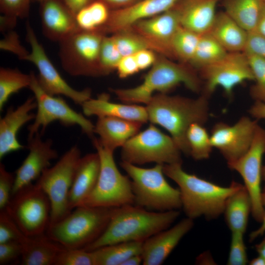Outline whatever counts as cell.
<instances>
[{
  "label": "cell",
  "instance_id": "obj_8",
  "mask_svg": "<svg viewBox=\"0 0 265 265\" xmlns=\"http://www.w3.org/2000/svg\"><path fill=\"white\" fill-rule=\"evenodd\" d=\"M182 152L170 135L151 124L129 139L122 147V161L134 165L147 163H182Z\"/></svg>",
  "mask_w": 265,
  "mask_h": 265
},
{
  "label": "cell",
  "instance_id": "obj_16",
  "mask_svg": "<svg viewBox=\"0 0 265 265\" xmlns=\"http://www.w3.org/2000/svg\"><path fill=\"white\" fill-rule=\"evenodd\" d=\"M258 120L243 116L234 124L216 123L211 130V142L227 161L232 163L243 156L250 148L259 125Z\"/></svg>",
  "mask_w": 265,
  "mask_h": 265
},
{
  "label": "cell",
  "instance_id": "obj_37",
  "mask_svg": "<svg viewBox=\"0 0 265 265\" xmlns=\"http://www.w3.org/2000/svg\"><path fill=\"white\" fill-rule=\"evenodd\" d=\"M110 35L122 56L133 55L141 50L149 49L142 38L131 28Z\"/></svg>",
  "mask_w": 265,
  "mask_h": 265
},
{
  "label": "cell",
  "instance_id": "obj_35",
  "mask_svg": "<svg viewBox=\"0 0 265 265\" xmlns=\"http://www.w3.org/2000/svg\"><path fill=\"white\" fill-rule=\"evenodd\" d=\"M200 35L182 26L178 28L172 41V49L176 61L189 63Z\"/></svg>",
  "mask_w": 265,
  "mask_h": 265
},
{
  "label": "cell",
  "instance_id": "obj_13",
  "mask_svg": "<svg viewBox=\"0 0 265 265\" xmlns=\"http://www.w3.org/2000/svg\"><path fill=\"white\" fill-rule=\"evenodd\" d=\"M203 81L202 94L210 98L218 87L232 98L235 87L247 80L254 81L248 57L244 52H228L219 61L198 71Z\"/></svg>",
  "mask_w": 265,
  "mask_h": 265
},
{
  "label": "cell",
  "instance_id": "obj_29",
  "mask_svg": "<svg viewBox=\"0 0 265 265\" xmlns=\"http://www.w3.org/2000/svg\"><path fill=\"white\" fill-rule=\"evenodd\" d=\"M251 211L250 196L244 186L240 184L227 199L223 212L231 233L244 234Z\"/></svg>",
  "mask_w": 265,
  "mask_h": 265
},
{
  "label": "cell",
  "instance_id": "obj_6",
  "mask_svg": "<svg viewBox=\"0 0 265 265\" xmlns=\"http://www.w3.org/2000/svg\"><path fill=\"white\" fill-rule=\"evenodd\" d=\"M120 165L131 179L134 205L154 212L182 208L180 190L166 180L163 164L142 168L122 161Z\"/></svg>",
  "mask_w": 265,
  "mask_h": 265
},
{
  "label": "cell",
  "instance_id": "obj_11",
  "mask_svg": "<svg viewBox=\"0 0 265 265\" xmlns=\"http://www.w3.org/2000/svg\"><path fill=\"white\" fill-rule=\"evenodd\" d=\"M105 35L99 31L79 30L59 42V54L64 70L73 76H103L100 54Z\"/></svg>",
  "mask_w": 265,
  "mask_h": 265
},
{
  "label": "cell",
  "instance_id": "obj_42",
  "mask_svg": "<svg viewBox=\"0 0 265 265\" xmlns=\"http://www.w3.org/2000/svg\"><path fill=\"white\" fill-rule=\"evenodd\" d=\"M31 0H0L2 15L17 20L28 16Z\"/></svg>",
  "mask_w": 265,
  "mask_h": 265
},
{
  "label": "cell",
  "instance_id": "obj_53",
  "mask_svg": "<svg viewBox=\"0 0 265 265\" xmlns=\"http://www.w3.org/2000/svg\"><path fill=\"white\" fill-rule=\"evenodd\" d=\"M262 202L264 208V215L261 226L256 230L253 231L249 235V240L252 241L257 238L265 234V192L262 194Z\"/></svg>",
  "mask_w": 265,
  "mask_h": 265
},
{
  "label": "cell",
  "instance_id": "obj_9",
  "mask_svg": "<svg viewBox=\"0 0 265 265\" xmlns=\"http://www.w3.org/2000/svg\"><path fill=\"white\" fill-rule=\"evenodd\" d=\"M81 154L77 145L71 147L52 167L45 169L35 185L49 198L51 212L50 224L62 219L70 212L68 197Z\"/></svg>",
  "mask_w": 265,
  "mask_h": 265
},
{
  "label": "cell",
  "instance_id": "obj_49",
  "mask_svg": "<svg viewBox=\"0 0 265 265\" xmlns=\"http://www.w3.org/2000/svg\"><path fill=\"white\" fill-rule=\"evenodd\" d=\"M157 53L149 49L141 50L134 54L140 71L151 67L154 63Z\"/></svg>",
  "mask_w": 265,
  "mask_h": 265
},
{
  "label": "cell",
  "instance_id": "obj_21",
  "mask_svg": "<svg viewBox=\"0 0 265 265\" xmlns=\"http://www.w3.org/2000/svg\"><path fill=\"white\" fill-rule=\"evenodd\" d=\"M42 31L49 39L59 43L80 30L75 15L61 0H41Z\"/></svg>",
  "mask_w": 265,
  "mask_h": 265
},
{
  "label": "cell",
  "instance_id": "obj_36",
  "mask_svg": "<svg viewBox=\"0 0 265 265\" xmlns=\"http://www.w3.org/2000/svg\"><path fill=\"white\" fill-rule=\"evenodd\" d=\"M186 138L190 149V156L195 160L208 159L212 150L210 135L206 128L197 123L192 124L188 129Z\"/></svg>",
  "mask_w": 265,
  "mask_h": 265
},
{
  "label": "cell",
  "instance_id": "obj_58",
  "mask_svg": "<svg viewBox=\"0 0 265 265\" xmlns=\"http://www.w3.org/2000/svg\"><path fill=\"white\" fill-rule=\"evenodd\" d=\"M262 180L265 183L263 192H265V165L262 167Z\"/></svg>",
  "mask_w": 265,
  "mask_h": 265
},
{
  "label": "cell",
  "instance_id": "obj_50",
  "mask_svg": "<svg viewBox=\"0 0 265 265\" xmlns=\"http://www.w3.org/2000/svg\"><path fill=\"white\" fill-rule=\"evenodd\" d=\"M248 111L250 115L257 120L265 119V102L255 101Z\"/></svg>",
  "mask_w": 265,
  "mask_h": 265
},
{
  "label": "cell",
  "instance_id": "obj_27",
  "mask_svg": "<svg viewBox=\"0 0 265 265\" xmlns=\"http://www.w3.org/2000/svg\"><path fill=\"white\" fill-rule=\"evenodd\" d=\"M22 247L21 264L54 265L56 257L64 248L46 235L29 237L24 235L18 241Z\"/></svg>",
  "mask_w": 265,
  "mask_h": 265
},
{
  "label": "cell",
  "instance_id": "obj_19",
  "mask_svg": "<svg viewBox=\"0 0 265 265\" xmlns=\"http://www.w3.org/2000/svg\"><path fill=\"white\" fill-rule=\"evenodd\" d=\"M180 0H140L122 8L111 10L108 20L101 29L106 35L128 28L135 23L163 13Z\"/></svg>",
  "mask_w": 265,
  "mask_h": 265
},
{
  "label": "cell",
  "instance_id": "obj_57",
  "mask_svg": "<svg viewBox=\"0 0 265 265\" xmlns=\"http://www.w3.org/2000/svg\"><path fill=\"white\" fill-rule=\"evenodd\" d=\"M251 265H265V258L258 255V256L253 258L250 262Z\"/></svg>",
  "mask_w": 265,
  "mask_h": 265
},
{
  "label": "cell",
  "instance_id": "obj_7",
  "mask_svg": "<svg viewBox=\"0 0 265 265\" xmlns=\"http://www.w3.org/2000/svg\"><path fill=\"white\" fill-rule=\"evenodd\" d=\"M93 144L100 157V173L94 188L80 206L118 208L133 204L131 179L119 170L113 152L103 147L97 138H93Z\"/></svg>",
  "mask_w": 265,
  "mask_h": 265
},
{
  "label": "cell",
  "instance_id": "obj_23",
  "mask_svg": "<svg viewBox=\"0 0 265 265\" xmlns=\"http://www.w3.org/2000/svg\"><path fill=\"white\" fill-rule=\"evenodd\" d=\"M100 170V159L97 152L81 157L69 194L68 207L70 212L80 206L93 191Z\"/></svg>",
  "mask_w": 265,
  "mask_h": 265
},
{
  "label": "cell",
  "instance_id": "obj_14",
  "mask_svg": "<svg viewBox=\"0 0 265 265\" xmlns=\"http://www.w3.org/2000/svg\"><path fill=\"white\" fill-rule=\"evenodd\" d=\"M26 39L30 46L31 51L24 60L31 62L37 67L39 71L37 80L45 92L52 96H65L81 106L91 98L90 89L76 90L62 78L47 56L29 22L26 24Z\"/></svg>",
  "mask_w": 265,
  "mask_h": 265
},
{
  "label": "cell",
  "instance_id": "obj_51",
  "mask_svg": "<svg viewBox=\"0 0 265 265\" xmlns=\"http://www.w3.org/2000/svg\"><path fill=\"white\" fill-rule=\"evenodd\" d=\"M66 6L75 15L80 9L93 0H61Z\"/></svg>",
  "mask_w": 265,
  "mask_h": 265
},
{
  "label": "cell",
  "instance_id": "obj_4",
  "mask_svg": "<svg viewBox=\"0 0 265 265\" xmlns=\"http://www.w3.org/2000/svg\"><path fill=\"white\" fill-rule=\"evenodd\" d=\"M181 84L195 93L202 90L203 81L197 71L189 64L157 53L154 63L141 84L132 88L111 89V91L124 103L146 105L155 92L167 94Z\"/></svg>",
  "mask_w": 265,
  "mask_h": 265
},
{
  "label": "cell",
  "instance_id": "obj_12",
  "mask_svg": "<svg viewBox=\"0 0 265 265\" xmlns=\"http://www.w3.org/2000/svg\"><path fill=\"white\" fill-rule=\"evenodd\" d=\"M30 74L31 81L29 88L34 94L37 110L34 122L28 127V138L32 137L40 129L42 135L50 123L59 121L65 126L78 125L84 133L93 139L95 125L90 120L73 110L62 98L45 92L34 73L31 72Z\"/></svg>",
  "mask_w": 265,
  "mask_h": 265
},
{
  "label": "cell",
  "instance_id": "obj_15",
  "mask_svg": "<svg viewBox=\"0 0 265 265\" xmlns=\"http://www.w3.org/2000/svg\"><path fill=\"white\" fill-rule=\"evenodd\" d=\"M265 153V129L258 125L248 151L235 162L228 164L242 177L250 196L251 213L257 221L262 222L264 208L262 202V159Z\"/></svg>",
  "mask_w": 265,
  "mask_h": 265
},
{
  "label": "cell",
  "instance_id": "obj_26",
  "mask_svg": "<svg viewBox=\"0 0 265 265\" xmlns=\"http://www.w3.org/2000/svg\"><path fill=\"white\" fill-rule=\"evenodd\" d=\"M221 0H180L176 4L182 26L199 34L208 32Z\"/></svg>",
  "mask_w": 265,
  "mask_h": 265
},
{
  "label": "cell",
  "instance_id": "obj_18",
  "mask_svg": "<svg viewBox=\"0 0 265 265\" xmlns=\"http://www.w3.org/2000/svg\"><path fill=\"white\" fill-rule=\"evenodd\" d=\"M42 135L38 132L32 137L28 138L29 153L16 171L12 196L19 189L37 180L49 167L51 161L58 157L57 152L52 148V140L43 141Z\"/></svg>",
  "mask_w": 265,
  "mask_h": 265
},
{
  "label": "cell",
  "instance_id": "obj_43",
  "mask_svg": "<svg viewBox=\"0 0 265 265\" xmlns=\"http://www.w3.org/2000/svg\"><path fill=\"white\" fill-rule=\"evenodd\" d=\"M24 234L4 210L0 212V243L11 240L18 241Z\"/></svg>",
  "mask_w": 265,
  "mask_h": 265
},
{
  "label": "cell",
  "instance_id": "obj_31",
  "mask_svg": "<svg viewBox=\"0 0 265 265\" xmlns=\"http://www.w3.org/2000/svg\"><path fill=\"white\" fill-rule=\"evenodd\" d=\"M144 241L116 243L93 251L96 265H122L130 257L141 254Z\"/></svg>",
  "mask_w": 265,
  "mask_h": 265
},
{
  "label": "cell",
  "instance_id": "obj_32",
  "mask_svg": "<svg viewBox=\"0 0 265 265\" xmlns=\"http://www.w3.org/2000/svg\"><path fill=\"white\" fill-rule=\"evenodd\" d=\"M110 11L102 0H93L75 14L77 26L80 30L101 31L108 20Z\"/></svg>",
  "mask_w": 265,
  "mask_h": 265
},
{
  "label": "cell",
  "instance_id": "obj_41",
  "mask_svg": "<svg viewBox=\"0 0 265 265\" xmlns=\"http://www.w3.org/2000/svg\"><path fill=\"white\" fill-rule=\"evenodd\" d=\"M243 236L242 233H232L227 265H245L248 263Z\"/></svg>",
  "mask_w": 265,
  "mask_h": 265
},
{
  "label": "cell",
  "instance_id": "obj_46",
  "mask_svg": "<svg viewBox=\"0 0 265 265\" xmlns=\"http://www.w3.org/2000/svg\"><path fill=\"white\" fill-rule=\"evenodd\" d=\"M248 33L244 52L253 54L265 59V36L256 30Z\"/></svg>",
  "mask_w": 265,
  "mask_h": 265
},
{
  "label": "cell",
  "instance_id": "obj_45",
  "mask_svg": "<svg viewBox=\"0 0 265 265\" xmlns=\"http://www.w3.org/2000/svg\"><path fill=\"white\" fill-rule=\"evenodd\" d=\"M0 45L1 50L14 53L22 60L25 59L29 53L21 45L18 34L14 31H9L0 41Z\"/></svg>",
  "mask_w": 265,
  "mask_h": 265
},
{
  "label": "cell",
  "instance_id": "obj_28",
  "mask_svg": "<svg viewBox=\"0 0 265 265\" xmlns=\"http://www.w3.org/2000/svg\"><path fill=\"white\" fill-rule=\"evenodd\" d=\"M210 33L228 52H244L248 32L224 11L217 13Z\"/></svg>",
  "mask_w": 265,
  "mask_h": 265
},
{
  "label": "cell",
  "instance_id": "obj_48",
  "mask_svg": "<svg viewBox=\"0 0 265 265\" xmlns=\"http://www.w3.org/2000/svg\"><path fill=\"white\" fill-rule=\"evenodd\" d=\"M116 70L119 78L122 79L132 76L140 71L134 54L123 56Z\"/></svg>",
  "mask_w": 265,
  "mask_h": 265
},
{
  "label": "cell",
  "instance_id": "obj_60",
  "mask_svg": "<svg viewBox=\"0 0 265 265\" xmlns=\"http://www.w3.org/2000/svg\"></svg>",
  "mask_w": 265,
  "mask_h": 265
},
{
  "label": "cell",
  "instance_id": "obj_39",
  "mask_svg": "<svg viewBox=\"0 0 265 265\" xmlns=\"http://www.w3.org/2000/svg\"><path fill=\"white\" fill-rule=\"evenodd\" d=\"M111 35H106L102 40L100 54V66L103 76L116 70L122 57Z\"/></svg>",
  "mask_w": 265,
  "mask_h": 265
},
{
  "label": "cell",
  "instance_id": "obj_56",
  "mask_svg": "<svg viewBox=\"0 0 265 265\" xmlns=\"http://www.w3.org/2000/svg\"><path fill=\"white\" fill-rule=\"evenodd\" d=\"M255 248L258 254L265 258V236L261 242L256 245Z\"/></svg>",
  "mask_w": 265,
  "mask_h": 265
},
{
  "label": "cell",
  "instance_id": "obj_59",
  "mask_svg": "<svg viewBox=\"0 0 265 265\" xmlns=\"http://www.w3.org/2000/svg\"><path fill=\"white\" fill-rule=\"evenodd\" d=\"M265 1V0H264Z\"/></svg>",
  "mask_w": 265,
  "mask_h": 265
},
{
  "label": "cell",
  "instance_id": "obj_30",
  "mask_svg": "<svg viewBox=\"0 0 265 265\" xmlns=\"http://www.w3.org/2000/svg\"><path fill=\"white\" fill-rule=\"evenodd\" d=\"M264 0H223L224 12L248 32L256 30Z\"/></svg>",
  "mask_w": 265,
  "mask_h": 265
},
{
  "label": "cell",
  "instance_id": "obj_38",
  "mask_svg": "<svg viewBox=\"0 0 265 265\" xmlns=\"http://www.w3.org/2000/svg\"><path fill=\"white\" fill-rule=\"evenodd\" d=\"M245 53L254 76V84L250 88V96L255 101L265 102V59Z\"/></svg>",
  "mask_w": 265,
  "mask_h": 265
},
{
  "label": "cell",
  "instance_id": "obj_52",
  "mask_svg": "<svg viewBox=\"0 0 265 265\" xmlns=\"http://www.w3.org/2000/svg\"><path fill=\"white\" fill-rule=\"evenodd\" d=\"M105 2L111 10L122 8L131 5L140 0H101Z\"/></svg>",
  "mask_w": 265,
  "mask_h": 265
},
{
  "label": "cell",
  "instance_id": "obj_25",
  "mask_svg": "<svg viewBox=\"0 0 265 265\" xmlns=\"http://www.w3.org/2000/svg\"><path fill=\"white\" fill-rule=\"evenodd\" d=\"M143 124L116 117H100L95 125L94 133L99 135L97 139L103 147L114 152L137 133Z\"/></svg>",
  "mask_w": 265,
  "mask_h": 265
},
{
  "label": "cell",
  "instance_id": "obj_3",
  "mask_svg": "<svg viewBox=\"0 0 265 265\" xmlns=\"http://www.w3.org/2000/svg\"><path fill=\"white\" fill-rule=\"evenodd\" d=\"M182 164H164L163 170L178 186L182 208L187 217L213 219L223 213L227 199L240 184L233 181L228 187L222 186L186 172Z\"/></svg>",
  "mask_w": 265,
  "mask_h": 265
},
{
  "label": "cell",
  "instance_id": "obj_17",
  "mask_svg": "<svg viewBox=\"0 0 265 265\" xmlns=\"http://www.w3.org/2000/svg\"><path fill=\"white\" fill-rule=\"evenodd\" d=\"M181 26L180 13L175 4L163 13L135 23L129 28L142 38L150 50L175 60L172 41Z\"/></svg>",
  "mask_w": 265,
  "mask_h": 265
},
{
  "label": "cell",
  "instance_id": "obj_40",
  "mask_svg": "<svg viewBox=\"0 0 265 265\" xmlns=\"http://www.w3.org/2000/svg\"><path fill=\"white\" fill-rule=\"evenodd\" d=\"M54 265H96V264L93 251L63 248L57 255Z\"/></svg>",
  "mask_w": 265,
  "mask_h": 265
},
{
  "label": "cell",
  "instance_id": "obj_5",
  "mask_svg": "<svg viewBox=\"0 0 265 265\" xmlns=\"http://www.w3.org/2000/svg\"><path fill=\"white\" fill-rule=\"evenodd\" d=\"M115 208L80 206L49 225L46 235L68 249H83L96 241L107 227Z\"/></svg>",
  "mask_w": 265,
  "mask_h": 265
},
{
  "label": "cell",
  "instance_id": "obj_10",
  "mask_svg": "<svg viewBox=\"0 0 265 265\" xmlns=\"http://www.w3.org/2000/svg\"><path fill=\"white\" fill-rule=\"evenodd\" d=\"M4 210L27 236L44 234L50 224L49 198L35 184L27 185L14 193Z\"/></svg>",
  "mask_w": 265,
  "mask_h": 265
},
{
  "label": "cell",
  "instance_id": "obj_2",
  "mask_svg": "<svg viewBox=\"0 0 265 265\" xmlns=\"http://www.w3.org/2000/svg\"><path fill=\"white\" fill-rule=\"evenodd\" d=\"M180 214L179 210L154 212L134 204L115 208L103 234L83 249L91 251L119 242L144 241L170 227Z\"/></svg>",
  "mask_w": 265,
  "mask_h": 265
},
{
  "label": "cell",
  "instance_id": "obj_44",
  "mask_svg": "<svg viewBox=\"0 0 265 265\" xmlns=\"http://www.w3.org/2000/svg\"><path fill=\"white\" fill-rule=\"evenodd\" d=\"M15 176L6 170L2 163L0 164V209H5L12 196Z\"/></svg>",
  "mask_w": 265,
  "mask_h": 265
},
{
  "label": "cell",
  "instance_id": "obj_55",
  "mask_svg": "<svg viewBox=\"0 0 265 265\" xmlns=\"http://www.w3.org/2000/svg\"><path fill=\"white\" fill-rule=\"evenodd\" d=\"M143 262L141 254L132 256L126 260L122 265H139Z\"/></svg>",
  "mask_w": 265,
  "mask_h": 265
},
{
  "label": "cell",
  "instance_id": "obj_33",
  "mask_svg": "<svg viewBox=\"0 0 265 265\" xmlns=\"http://www.w3.org/2000/svg\"><path fill=\"white\" fill-rule=\"evenodd\" d=\"M228 52L209 32L201 34L189 64L198 72L200 69L214 64L223 58Z\"/></svg>",
  "mask_w": 265,
  "mask_h": 265
},
{
  "label": "cell",
  "instance_id": "obj_20",
  "mask_svg": "<svg viewBox=\"0 0 265 265\" xmlns=\"http://www.w3.org/2000/svg\"><path fill=\"white\" fill-rule=\"evenodd\" d=\"M193 219L186 217L146 239L143 244L142 264L160 265L181 239L192 229Z\"/></svg>",
  "mask_w": 265,
  "mask_h": 265
},
{
  "label": "cell",
  "instance_id": "obj_34",
  "mask_svg": "<svg viewBox=\"0 0 265 265\" xmlns=\"http://www.w3.org/2000/svg\"><path fill=\"white\" fill-rule=\"evenodd\" d=\"M31 81L30 73L24 74L17 69L1 67L0 69V110L13 94L28 87Z\"/></svg>",
  "mask_w": 265,
  "mask_h": 265
},
{
  "label": "cell",
  "instance_id": "obj_54",
  "mask_svg": "<svg viewBox=\"0 0 265 265\" xmlns=\"http://www.w3.org/2000/svg\"><path fill=\"white\" fill-rule=\"evenodd\" d=\"M260 34L265 36V1H264L261 13L255 30Z\"/></svg>",
  "mask_w": 265,
  "mask_h": 265
},
{
  "label": "cell",
  "instance_id": "obj_22",
  "mask_svg": "<svg viewBox=\"0 0 265 265\" xmlns=\"http://www.w3.org/2000/svg\"><path fill=\"white\" fill-rule=\"evenodd\" d=\"M36 107L35 97H30L16 108L9 107L5 115L0 118V159L11 152L24 148L17 138V133L25 124L34 119L35 114L31 111Z\"/></svg>",
  "mask_w": 265,
  "mask_h": 265
},
{
  "label": "cell",
  "instance_id": "obj_24",
  "mask_svg": "<svg viewBox=\"0 0 265 265\" xmlns=\"http://www.w3.org/2000/svg\"><path fill=\"white\" fill-rule=\"evenodd\" d=\"M81 106L84 114L87 116L116 117L142 124L148 121L146 106L113 103L110 101L109 96L106 93L100 94L96 99L90 98Z\"/></svg>",
  "mask_w": 265,
  "mask_h": 265
},
{
  "label": "cell",
  "instance_id": "obj_47",
  "mask_svg": "<svg viewBox=\"0 0 265 265\" xmlns=\"http://www.w3.org/2000/svg\"><path fill=\"white\" fill-rule=\"evenodd\" d=\"M22 247L16 240L0 243V265L6 264L21 256Z\"/></svg>",
  "mask_w": 265,
  "mask_h": 265
},
{
  "label": "cell",
  "instance_id": "obj_1",
  "mask_svg": "<svg viewBox=\"0 0 265 265\" xmlns=\"http://www.w3.org/2000/svg\"><path fill=\"white\" fill-rule=\"evenodd\" d=\"M209 99L202 94L196 98L164 93L154 94L146 105L148 121L165 129L182 153L189 156L187 131L194 123L204 125L208 121Z\"/></svg>",
  "mask_w": 265,
  "mask_h": 265
}]
</instances>
